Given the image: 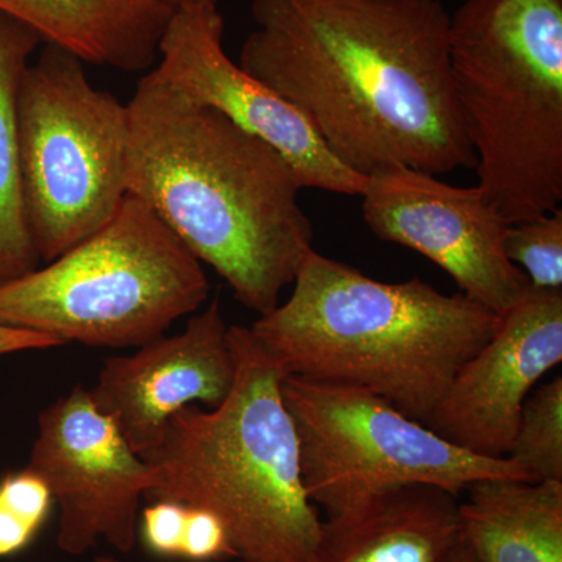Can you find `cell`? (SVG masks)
I'll return each mask as SVG.
<instances>
[{"label":"cell","mask_w":562,"mask_h":562,"mask_svg":"<svg viewBox=\"0 0 562 562\" xmlns=\"http://www.w3.org/2000/svg\"><path fill=\"white\" fill-rule=\"evenodd\" d=\"M239 63L350 171L475 168L439 0H254Z\"/></svg>","instance_id":"obj_1"},{"label":"cell","mask_w":562,"mask_h":562,"mask_svg":"<svg viewBox=\"0 0 562 562\" xmlns=\"http://www.w3.org/2000/svg\"><path fill=\"white\" fill-rule=\"evenodd\" d=\"M127 110L128 194L220 273L236 301L258 316L271 313L314 250L290 162L151 72Z\"/></svg>","instance_id":"obj_2"},{"label":"cell","mask_w":562,"mask_h":562,"mask_svg":"<svg viewBox=\"0 0 562 562\" xmlns=\"http://www.w3.org/2000/svg\"><path fill=\"white\" fill-rule=\"evenodd\" d=\"M250 330L288 375L379 395L427 424L502 317L420 279L384 283L313 250Z\"/></svg>","instance_id":"obj_3"},{"label":"cell","mask_w":562,"mask_h":562,"mask_svg":"<svg viewBox=\"0 0 562 562\" xmlns=\"http://www.w3.org/2000/svg\"><path fill=\"white\" fill-rule=\"evenodd\" d=\"M235 383L220 406H188L144 454L147 502L209 509L246 562H314L322 520L302 479L297 430L283 397L286 371L250 327L228 328Z\"/></svg>","instance_id":"obj_4"},{"label":"cell","mask_w":562,"mask_h":562,"mask_svg":"<svg viewBox=\"0 0 562 562\" xmlns=\"http://www.w3.org/2000/svg\"><path fill=\"white\" fill-rule=\"evenodd\" d=\"M449 49L487 201L508 224L560 209L562 0H464Z\"/></svg>","instance_id":"obj_5"},{"label":"cell","mask_w":562,"mask_h":562,"mask_svg":"<svg viewBox=\"0 0 562 562\" xmlns=\"http://www.w3.org/2000/svg\"><path fill=\"white\" fill-rule=\"evenodd\" d=\"M209 294L202 262L127 192L98 232L44 268L0 284V324L61 346L136 349L198 313Z\"/></svg>","instance_id":"obj_6"},{"label":"cell","mask_w":562,"mask_h":562,"mask_svg":"<svg viewBox=\"0 0 562 562\" xmlns=\"http://www.w3.org/2000/svg\"><path fill=\"white\" fill-rule=\"evenodd\" d=\"M22 192L41 262L103 227L127 194L128 110L95 90L83 61L47 44L18 94Z\"/></svg>","instance_id":"obj_7"},{"label":"cell","mask_w":562,"mask_h":562,"mask_svg":"<svg viewBox=\"0 0 562 562\" xmlns=\"http://www.w3.org/2000/svg\"><path fill=\"white\" fill-rule=\"evenodd\" d=\"M281 390L297 430L306 494L327 519L413 484L460 497L480 480L532 483L516 462L468 452L379 395L295 375Z\"/></svg>","instance_id":"obj_8"},{"label":"cell","mask_w":562,"mask_h":562,"mask_svg":"<svg viewBox=\"0 0 562 562\" xmlns=\"http://www.w3.org/2000/svg\"><path fill=\"white\" fill-rule=\"evenodd\" d=\"M29 469L38 473L60 508L57 546L80 557L106 542L132 553L138 541L140 498L154 472L117 425L77 384L38 414Z\"/></svg>","instance_id":"obj_9"},{"label":"cell","mask_w":562,"mask_h":562,"mask_svg":"<svg viewBox=\"0 0 562 562\" xmlns=\"http://www.w3.org/2000/svg\"><path fill=\"white\" fill-rule=\"evenodd\" d=\"M360 198L376 238L424 255L452 277L461 294L497 316L530 290L528 277L505 254L509 224L479 184L453 187L398 166L368 177Z\"/></svg>","instance_id":"obj_10"},{"label":"cell","mask_w":562,"mask_h":562,"mask_svg":"<svg viewBox=\"0 0 562 562\" xmlns=\"http://www.w3.org/2000/svg\"><path fill=\"white\" fill-rule=\"evenodd\" d=\"M222 35L220 10L173 11L150 72L279 151L303 188L361 195L368 177L346 168L301 111L233 63Z\"/></svg>","instance_id":"obj_11"},{"label":"cell","mask_w":562,"mask_h":562,"mask_svg":"<svg viewBox=\"0 0 562 562\" xmlns=\"http://www.w3.org/2000/svg\"><path fill=\"white\" fill-rule=\"evenodd\" d=\"M561 361L562 290L530 286L462 366L425 425L468 452L506 458L525 401Z\"/></svg>","instance_id":"obj_12"},{"label":"cell","mask_w":562,"mask_h":562,"mask_svg":"<svg viewBox=\"0 0 562 562\" xmlns=\"http://www.w3.org/2000/svg\"><path fill=\"white\" fill-rule=\"evenodd\" d=\"M228 328L216 297L179 335L158 336L105 361L90 390L92 402L140 458L160 446L181 409H213L231 394L236 361Z\"/></svg>","instance_id":"obj_13"},{"label":"cell","mask_w":562,"mask_h":562,"mask_svg":"<svg viewBox=\"0 0 562 562\" xmlns=\"http://www.w3.org/2000/svg\"><path fill=\"white\" fill-rule=\"evenodd\" d=\"M461 543L460 497L413 484L322 520L314 562H450Z\"/></svg>","instance_id":"obj_14"},{"label":"cell","mask_w":562,"mask_h":562,"mask_svg":"<svg viewBox=\"0 0 562 562\" xmlns=\"http://www.w3.org/2000/svg\"><path fill=\"white\" fill-rule=\"evenodd\" d=\"M0 13L81 61L136 72L158 60L172 11L157 0H0Z\"/></svg>","instance_id":"obj_15"},{"label":"cell","mask_w":562,"mask_h":562,"mask_svg":"<svg viewBox=\"0 0 562 562\" xmlns=\"http://www.w3.org/2000/svg\"><path fill=\"white\" fill-rule=\"evenodd\" d=\"M460 502L462 539L480 562H562V482L486 479Z\"/></svg>","instance_id":"obj_16"},{"label":"cell","mask_w":562,"mask_h":562,"mask_svg":"<svg viewBox=\"0 0 562 562\" xmlns=\"http://www.w3.org/2000/svg\"><path fill=\"white\" fill-rule=\"evenodd\" d=\"M43 43L38 33L0 13V284L40 268L22 192L18 94L31 57Z\"/></svg>","instance_id":"obj_17"},{"label":"cell","mask_w":562,"mask_h":562,"mask_svg":"<svg viewBox=\"0 0 562 562\" xmlns=\"http://www.w3.org/2000/svg\"><path fill=\"white\" fill-rule=\"evenodd\" d=\"M532 483L562 482V376L535 387L506 454Z\"/></svg>","instance_id":"obj_18"},{"label":"cell","mask_w":562,"mask_h":562,"mask_svg":"<svg viewBox=\"0 0 562 562\" xmlns=\"http://www.w3.org/2000/svg\"><path fill=\"white\" fill-rule=\"evenodd\" d=\"M54 503L49 486L32 469L0 476V560L18 557L32 546Z\"/></svg>","instance_id":"obj_19"},{"label":"cell","mask_w":562,"mask_h":562,"mask_svg":"<svg viewBox=\"0 0 562 562\" xmlns=\"http://www.w3.org/2000/svg\"><path fill=\"white\" fill-rule=\"evenodd\" d=\"M505 254L539 290H562V210L509 224Z\"/></svg>","instance_id":"obj_20"},{"label":"cell","mask_w":562,"mask_h":562,"mask_svg":"<svg viewBox=\"0 0 562 562\" xmlns=\"http://www.w3.org/2000/svg\"><path fill=\"white\" fill-rule=\"evenodd\" d=\"M181 560L210 562L236 558L227 528L220 517L209 509L187 505L183 536L180 546Z\"/></svg>","instance_id":"obj_21"},{"label":"cell","mask_w":562,"mask_h":562,"mask_svg":"<svg viewBox=\"0 0 562 562\" xmlns=\"http://www.w3.org/2000/svg\"><path fill=\"white\" fill-rule=\"evenodd\" d=\"M187 505L157 501L139 513L138 539L147 552L160 558H180Z\"/></svg>","instance_id":"obj_22"},{"label":"cell","mask_w":562,"mask_h":562,"mask_svg":"<svg viewBox=\"0 0 562 562\" xmlns=\"http://www.w3.org/2000/svg\"><path fill=\"white\" fill-rule=\"evenodd\" d=\"M61 342L50 336L24 328L0 324V358L27 350H47L60 347Z\"/></svg>","instance_id":"obj_23"},{"label":"cell","mask_w":562,"mask_h":562,"mask_svg":"<svg viewBox=\"0 0 562 562\" xmlns=\"http://www.w3.org/2000/svg\"><path fill=\"white\" fill-rule=\"evenodd\" d=\"M157 2L173 13V11L190 9L217 10L220 0H157Z\"/></svg>","instance_id":"obj_24"},{"label":"cell","mask_w":562,"mask_h":562,"mask_svg":"<svg viewBox=\"0 0 562 562\" xmlns=\"http://www.w3.org/2000/svg\"><path fill=\"white\" fill-rule=\"evenodd\" d=\"M450 562H480L476 560L475 554H473L472 550L469 549L468 543L462 539V543L458 547L457 552H454L452 560Z\"/></svg>","instance_id":"obj_25"},{"label":"cell","mask_w":562,"mask_h":562,"mask_svg":"<svg viewBox=\"0 0 562 562\" xmlns=\"http://www.w3.org/2000/svg\"><path fill=\"white\" fill-rule=\"evenodd\" d=\"M94 562H122V561L116 560V558H113V557H99V558H95ZM227 562H246V561L238 560V558H233V560H228Z\"/></svg>","instance_id":"obj_26"}]
</instances>
